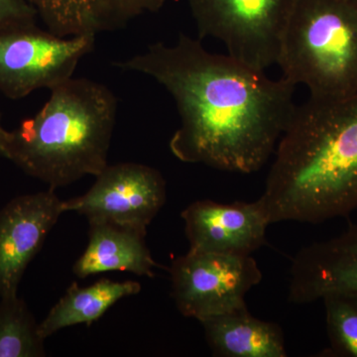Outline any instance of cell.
<instances>
[{
	"mask_svg": "<svg viewBox=\"0 0 357 357\" xmlns=\"http://www.w3.org/2000/svg\"><path fill=\"white\" fill-rule=\"evenodd\" d=\"M325 305L330 356L357 357V291L335 292L321 299Z\"/></svg>",
	"mask_w": 357,
	"mask_h": 357,
	"instance_id": "cell-17",
	"label": "cell"
},
{
	"mask_svg": "<svg viewBox=\"0 0 357 357\" xmlns=\"http://www.w3.org/2000/svg\"><path fill=\"white\" fill-rule=\"evenodd\" d=\"M50 91L34 116L7 130L2 157L56 190L109 165L117 100L105 84L84 77Z\"/></svg>",
	"mask_w": 357,
	"mask_h": 357,
	"instance_id": "cell-3",
	"label": "cell"
},
{
	"mask_svg": "<svg viewBox=\"0 0 357 357\" xmlns=\"http://www.w3.org/2000/svg\"><path fill=\"white\" fill-rule=\"evenodd\" d=\"M190 251L229 255H251L266 243L271 225L260 199L218 203L202 199L181 213Z\"/></svg>",
	"mask_w": 357,
	"mask_h": 357,
	"instance_id": "cell-10",
	"label": "cell"
},
{
	"mask_svg": "<svg viewBox=\"0 0 357 357\" xmlns=\"http://www.w3.org/2000/svg\"><path fill=\"white\" fill-rule=\"evenodd\" d=\"M7 130L2 126L1 114H0V156L3 154L4 140H6Z\"/></svg>",
	"mask_w": 357,
	"mask_h": 357,
	"instance_id": "cell-19",
	"label": "cell"
},
{
	"mask_svg": "<svg viewBox=\"0 0 357 357\" xmlns=\"http://www.w3.org/2000/svg\"><path fill=\"white\" fill-rule=\"evenodd\" d=\"M39 324L22 298H0V357L46 356Z\"/></svg>",
	"mask_w": 357,
	"mask_h": 357,
	"instance_id": "cell-16",
	"label": "cell"
},
{
	"mask_svg": "<svg viewBox=\"0 0 357 357\" xmlns=\"http://www.w3.org/2000/svg\"><path fill=\"white\" fill-rule=\"evenodd\" d=\"M347 291H357V223L340 236L301 249L291 265L288 299L306 305Z\"/></svg>",
	"mask_w": 357,
	"mask_h": 357,
	"instance_id": "cell-11",
	"label": "cell"
},
{
	"mask_svg": "<svg viewBox=\"0 0 357 357\" xmlns=\"http://www.w3.org/2000/svg\"><path fill=\"white\" fill-rule=\"evenodd\" d=\"M36 18V11L23 0H0V26Z\"/></svg>",
	"mask_w": 357,
	"mask_h": 357,
	"instance_id": "cell-18",
	"label": "cell"
},
{
	"mask_svg": "<svg viewBox=\"0 0 357 357\" xmlns=\"http://www.w3.org/2000/svg\"><path fill=\"white\" fill-rule=\"evenodd\" d=\"M140 291V284L132 280L102 278L89 287L72 284L39 324L40 335L47 340L63 328L82 324L91 325L102 318L119 301L137 295Z\"/></svg>",
	"mask_w": 357,
	"mask_h": 357,
	"instance_id": "cell-15",
	"label": "cell"
},
{
	"mask_svg": "<svg viewBox=\"0 0 357 357\" xmlns=\"http://www.w3.org/2000/svg\"><path fill=\"white\" fill-rule=\"evenodd\" d=\"M282 77L324 102L357 93V0H299L282 39Z\"/></svg>",
	"mask_w": 357,
	"mask_h": 357,
	"instance_id": "cell-4",
	"label": "cell"
},
{
	"mask_svg": "<svg viewBox=\"0 0 357 357\" xmlns=\"http://www.w3.org/2000/svg\"><path fill=\"white\" fill-rule=\"evenodd\" d=\"M114 65L153 77L172 96L181 126L169 147L185 163L257 172L297 109L296 86L287 79H270L229 54L211 53L201 40L183 33L174 45H150Z\"/></svg>",
	"mask_w": 357,
	"mask_h": 357,
	"instance_id": "cell-1",
	"label": "cell"
},
{
	"mask_svg": "<svg viewBox=\"0 0 357 357\" xmlns=\"http://www.w3.org/2000/svg\"><path fill=\"white\" fill-rule=\"evenodd\" d=\"M260 202L270 222L319 223L357 210V93L297 105Z\"/></svg>",
	"mask_w": 357,
	"mask_h": 357,
	"instance_id": "cell-2",
	"label": "cell"
},
{
	"mask_svg": "<svg viewBox=\"0 0 357 357\" xmlns=\"http://www.w3.org/2000/svg\"><path fill=\"white\" fill-rule=\"evenodd\" d=\"M89 243L73 272L79 278L110 271L154 276V261L146 234L109 222H89Z\"/></svg>",
	"mask_w": 357,
	"mask_h": 357,
	"instance_id": "cell-13",
	"label": "cell"
},
{
	"mask_svg": "<svg viewBox=\"0 0 357 357\" xmlns=\"http://www.w3.org/2000/svg\"><path fill=\"white\" fill-rule=\"evenodd\" d=\"M83 196L64 201L89 222H109L147 234L166 203V181L156 169L138 163L107 165Z\"/></svg>",
	"mask_w": 357,
	"mask_h": 357,
	"instance_id": "cell-8",
	"label": "cell"
},
{
	"mask_svg": "<svg viewBox=\"0 0 357 357\" xmlns=\"http://www.w3.org/2000/svg\"><path fill=\"white\" fill-rule=\"evenodd\" d=\"M299 0H188L199 39L215 38L227 54L256 69L277 64Z\"/></svg>",
	"mask_w": 357,
	"mask_h": 357,
	"instance_id": "cell-6",
	"label": "cell"
},
{
	"mask_svg": "<svg viewBox=\"0 0 357 357\" xmlns=\"http://www.w3.org/2000/svg\"><path fill=\"white\" fill-rule=\"evenodd\" d=\"M95 35L60 37L36 20L0 26V91L11 100L55 88L73 77L95 47Z\"/></svg>",
	"mask_w": 357,
	"mask_h": 357,
	"instance_id": "cell-5",
	"label": "cell"
},
{
	"mask_svg": "<svg viewBox=\"0 0 357 357\" xmlns=\"http://www.w3.org/2000/svg\"><path fill=\"white\" fill-rule=\"evenodd\" d=\"M178 312L199 321L248 307L245 297L262 280L251 255L188 251L170 269Z\"/></svg>",
	"mask_w": 357,
	"mask_h": 357,
	"instance_id": "cell-7",
	"label": "cell"
},
{
	"mask_svg": "<svg viewBox=\"0 0 357 357\" xmlns=\"http://www.w3.org/2000/svg\"><path fill=\"white\" fill-rule=\"evenodd\" d=\"M213 356L286 357L280 326L253 317L248 307L199 321Z\"/></svg>",
	"mask_w": 357,
	"mask_h": 357,
	"instance_id": "cell-14",
	"label": "cell"
},
{
	"mask_svg": "<svg viewBox=\"0 0 357 357\" xmlns=\"http://www.w3.org/2000/svg\"><path fill=\"white\" fill-rule=\"evenodd\" d=\"M36 11L49 31L60 37L114 31L148 13L165 0H23Z\"/></svg>",
	"mask_w": 357,
	"mask_h": 357,
	"instance_id": "cell-12",
	"label": "cell"
},
{
	"mask_svg": "<svg viewBox=\"0 0 357 357\" xmlns=\"http://www.w3.org/2000/svg\"><path fill=\"white\" fill-rule=\"evenodd\" d=\"M64 213L53 188L16 197L0 210V298L18 293L28 265Z\"/></svg>",
	"mask_w": 357,
	"mask_h": 357,
	"instance_id": "cell-9",
	"label": "cell"
}]
</instances>
